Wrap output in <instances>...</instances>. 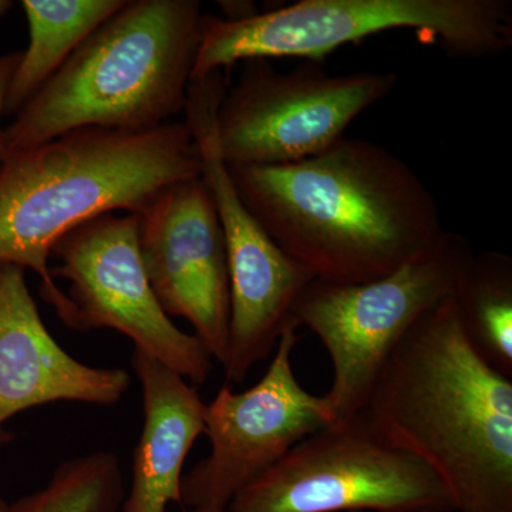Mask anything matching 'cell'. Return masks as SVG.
Returning <instances> with one entry per match:
<instances>
[{
    "label": "cell",
    "mask_w": 512,
    "mask_h": 512,
    "mask_svg": "<svg viewBox=\"0 0 512 512\" xmlns=\"http://www.w3.org/2000/svg\"><path fill=\"white\" fill-rule=\"evenodd\" d=\"M228 170L269 237L318 281H376L446 231L419 175L372 141L343 137L295 163Z\"/></svg>",
    "instance_id": "cell-1"
},
{
    "label": "cell",
    "mask_w": 512,
    "mask_h": 512,
    "mask_svg": "<svg viewBox=\"0 0 512 512\" xmlns=\"http://www.w3.org/2000/svg\"><path fill=\"white\" fill-rule=\"evenodd\" d=\"M439 473L458 512H512V377L468 342L453 298L394 349L363 409Z\"/></svg>",
    "instance_id": "cell-2"
},
{
    "label": "cell",
    "mask_w": 512,
    "mask_h": 512,
    "mask_svg": "<svg viewBox=\"0 0 512 512\" xmlns=\"http://www.w3.org/2000/svg\"><path fill=\"white\" fill-rule=\"evenodd\" d=\"M201 175L190 128L173 121L140 133L79 128L5 157L0 264L39 275L43 301L67 325L72 306L50 274L56 242L100 215L141 214L171 185Z\"/></svg>",
    "instance_id": "cell-3"
},
{
    "label": "cell",
    "mask_w": 512,
    "mask_h": 512,
    "mask_svg": "<svg viewBox=\"0 0 512 512\" xmlns=\"http://www.w3.org/2000/svg\"><path fill=\"white\" fill-rule=\"evenodd\" d=\"M202 18L198 0H126L3 130L2 157L79 128L171 123L187 104Z\"/></svg>",
    "instance_id": "cell-4"
},
{
    "label": "cell",
    "mask_w": 512,
    "mask_h": 512,
    "mask_svg": "<svg viewBox=\"0 0 512 512\" xmlns=\"http://www.w3.org/2000/svg\"><path fill=\"white\" fill-rule=\"evenodd\" d=\"M397 29L426 33L456 56L494 57L512 47V2L301 0L245 19L204 15L191 80L252 59L322 63L340 46Z\"/></svg>",
    "instance_id": "cell-5"
},
{
    "label": "cell",
    "mask_w": 512,
    "mask_h": 512,
    "mask_svg": "<svg viewBox=\"0 0 512 512\" xmlns=\"http://www.w3.org/2000/svg\"><path fill=\"white\" fill-rule=\"evenodd\" d=\"M470 242L444 231L392 274L365 284L313 279L293 309L328 350L333 379L325 394L336 421L363 412L377 377L414 323L453 298L474 258Z\"/></svg>",
    "instance_id": "cell-6"
},
{
    "label": "cell",
    "mask_w": 512,
    "mask_h": 512,
    "mask_svg": "<svg viewBox=\"0 0 512 512\" xmlns=\"http://www.w3.org/2000/svg\"><path fill=\"white\" fill-rule=\"evenodd\" d=\"M228 512H454L433 467L363 412L316 431L241 491Z\"/></svg>",
    "instance_id": "cell-7"
},
{
    "label": "cell",
    "mask_w": 512,
    "mask_h": 512,
    "mask_svg": "<svg viewBox=\"0 0 512 512\" xmlns=\"http://www.w3.org/2000/svg\"><path fill=\"white\" fill-rule=\"evenodd\" d=\"M227 90L214 72L191 80L185 121L200 153L222 234L229 276L228 355L225 383L244 382L252 367L271 355L293 320V309L313 276L269 237L239 197L215 138V116Z\"/></svg>",
    "instance_id": "cell-8"
},
{
    "label": "cell",
    "mask_w": 512,
    "mask_h": 512,
    "mask_svg": "<svg viewBox=\"0 0 512 512\" xmlns=\"http://www.w3.org/2000/svg\"><path fill=\"white\" fill-rule=\"evenodd\" d=\"M225 90L215 138L228 167L295 163L343 138L357 116L396 87L393 73L330 74L305 60L278 72L269 60H245Z\"/></svg>",
    "instance_id": "cell-9"
},
{
    "label": "cell",
    "mask_w": 512,
    "mask_h": 512,
    "mask_svg": "<svg viewBox=\"0 0 512 512\" xmlns=\"http://www.w3.org/2000/svg\"><path fill=\"white\" fill-rule=\"evenodd\" d=\"M52 255L59 265L50 274L69 284L67 328L117 330L192 386L207 382L214 359L200 340L175 326L148 281L137 215L106 214L84 222L56 242Z\"/></svg>",
    "instance_id": "cell-10"
},
{
    "label": "cell",
    "mask_w": 512,
    "mask_h": 512,
    "mask_svg": "<svg viewBox=\"0 0 512 512\" xmlns=\"http://www.w3.org/2000/svg\"><path fill=\"white\" fill-rule=\"evenodd\" d=\"M298 328L292 323L281 333L258 383L239 393L225 383L205 404L204 434L211 450L184 474L181 508L227 511L296 444L335 423L328 399L303 389L293 372Z\"/></svg>",
    "instance_id": "cell-11"
},
{
    "label": "cell",
    "mask_w": 512,
    "mask_h": 512,
    "mask_svg": "<svg viewBox=\"0 0 512 512\" xmlns=\"http://www.w3.org/2000/svg\"><path fill=\"white\" fill-rule=\"evenodd\" d=\"M138 248L170 318H183L214 362L228 355L229 276L224 234L204 178L171 185L137 215Z\"/></svg>",
    "instance_id": "cell-12"
},
{
    "label": "cell",
    "mask_w": 512,
    "mask_h": 512,
    "mask_svg": "<svg viewBox=\"0 0 512 512\" xmlns=\"http://www.w3.org/2000/svg\"><path fill=\"white\" fill-rule=\"evenodd\" d=\"M25 272L0 264V447L12 440L5 426L19 413L57 402L114 406L131 384L126 369L86 365L56 342Z\"/></svg>",
    "instance_id": "cell-13"
},
{
    "label": "cell",
    "mask_w": 512,
    "mask_h": 512,
    "mask_svg": "<svg viewBox=\"0 0 512 512\" xmlns=\"http://www.w3.org/2000/svg\"><path fill=\"white\" fill-rule=\"evenodd\" d=\"M131 367L141 384L144 424L121 512H168L170 504L181 505L184 464L204 434L205 403L185 377L143 350L134 349Z\"/></svg>",
    "instance_id": "cell-14"
},
{
    "label": "cell",
    "mask_w": 512,
    "mask_h": 512,
    "mask_svg": "<svg viewBox=\"0 0 512 512\" xmlns=\"http://www.w3.org/2000/svg\"><path fill=\"white\" fill-rule=\"evenodd\" d=\"M124 3L126 0H23L30 40L10 82L5 113L16 116Z\"/></svg>",
    "instance_id": "cell-15"
},
{
    "label": "cell",
    "mask_w": 512,
    "mask_h": 512,
    "mask_svg": "<svg viewBox=\"0 0 512 512\" xmlns=\"http://www.w3.org/2000/svg\"><path fill=\"white\" fill-rule=\"evenodd\" d=\"M468 342L485 362L512 377V259L474 255L453 296Z\"/></svg>",
    "instance_id": "cell-16"
},
{
    "label": "cell",
    "mask_w": 512,
    "mask_h": 512,
    "mask_svg": "<svg viewBox=\"0 0 512 512\" xmlns=\"http://www.w3.org/2000/svg\"><path fill=\"white\" fill-rule=\"evenodd\" d=\"M123 500L119 458L99 451L63 463L45 487L10 504L8 512H117Z\"/></svg>",
    "instance_id": "cell-17"
},
{
    "label": "cell",
    "mask_w": 512,
    "mask_h": 512,
    "mask_svg": "<svg viewBox=\"0 0 512 512\" xmlns=\"http://www.w3.org/2000/svg\"><path fill=\"white\" fill-rule=\"evenodd\" d=\"M22 59V52H13L9 55L0 56V116L5 113L6 97H8L10 82L13 74L18 69V64ZM2 133L0 130V167H2Z\"/></svg>",
    "instance_id": "cell-18"
},
{
    "label": "cell",
    "mask_w": 512,
    "mask_h": 512,
    "mask_svg": "<svg viewBox=\"0 0 512 512\" xmlns=\"http://www.w3.org/2000/svg\"><path fill=\"white\" fill-rule=\"evenodd\" d=\"M13 8V2L10 0H0V18L8 15L10 9Z\"/></svg>",
    "instance_id": "cell-19"
},
{
    "label": "cell",
    "mask_w": 512,
    "mask_h": 512,
    "mask_svg": "<svg viewBox=\"0 0 512 512\" xmlns=\"http://www.w3.org/2000/svg\"><path fill=\"white\" fill-rule=\"evenodd\" d=\"M181 512H228L222 510H212V508H183Z\"/></svg>",
    "instance_id": "cell-20"
},
{
    "label": "cell",
    "mask_w": 512,
    "mask_h": 512,
    "mask_svg": "<svg viewBox=\"0 0 512 512\" xmlns=\"http://www.w3.org/2000/svg\"><path fill=\"white\" fill-rule=\"evenodd\" d=\"M9 505L10 503H8V501H6L5 498L2 497V494H0V512H8Z\"/></svg>",
    "instance_id": "cell-21"
}]
</instances>
